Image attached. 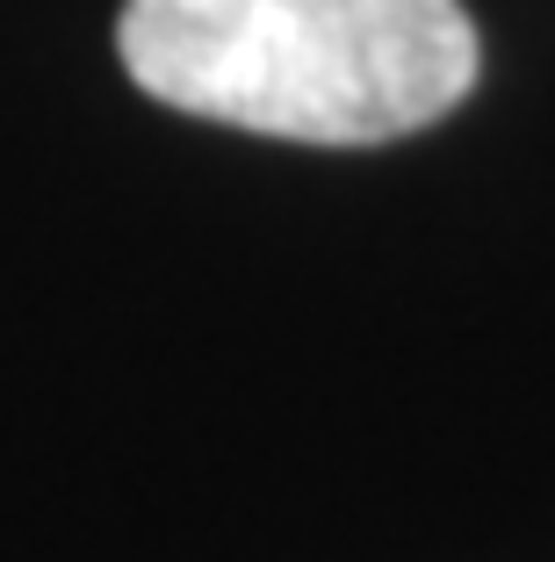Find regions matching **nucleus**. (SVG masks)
Returning a JSON list of instances; mask_svg holds the SVG:
<instances>
[{
	"label": "nucleus",
	"instance_id": "1",
	"mask_svg": "<svg viewBox=\"0 0 555 562\" xmlns=\"http://www.w3.org/2000/svg\"><path fill=\"white\" fill-rule=\"evenodd\" d=\"M123 72L202 123L390 145L476 87L462 0H123Z\"/></svg>",
	"mask_w": 555,
	"mask_h": 562
}]
</instances>
